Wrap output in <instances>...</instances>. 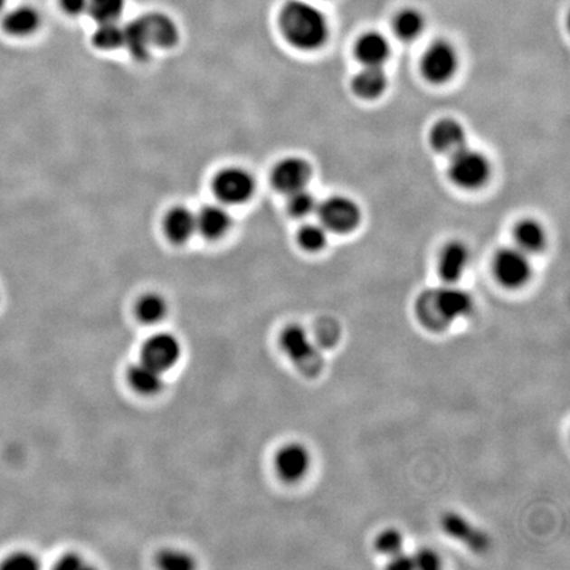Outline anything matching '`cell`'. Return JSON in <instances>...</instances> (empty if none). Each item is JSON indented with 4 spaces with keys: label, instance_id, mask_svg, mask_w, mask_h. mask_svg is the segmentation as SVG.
<instances>
[{
    "label": "cell",
    "instance_id": "cell-33",
    "mask_svg": "<svg viewBox=\"0 0 570 570\" xmlns=\"http://www.w3.org/2000/svg\"><path fill=\"white\" fill-rule=\"evenodd\" d=\"M414 568L434 570L442 568V558L432 549H422L413 555Z\"/></svg>",
    "mask_w": 570,
    "mask_h": 570
},
{
    "label": "cell",
    "instance_id": "cell-35",
    "mask_svg": "<svg viewBox=\"0 0 570 570\" xmlns=\"http://www.w3.org/2000/svg\"><path fill=\"white\" fill-rule=\"evenodd\" d=\"M388 568L399 569V570H412L414 568L413 556L404 554V551L400 552L399 555L394 556V557L388 558Z\"/></svg>",
    "mask_w": 570,
    "mask_h": 570
},
{
    "label": "cell",
    "instance_id": "cell-19",
    "mask_svg": "<svg viewBox=\"0 0 570 570\" xmlns=\"http://www.w3.org/2000/svg\"><path fill=\"white\" fill-rule=\"evenodd\" d=\"M387 88V76L382 66H368L354 77L353 89L358 97L365 100H375Z\"/></svg>",
    "mask_w": 570,
    "mask_h": 570
},
{
    "label": "cell",
    "instance_id": "cell-31",
    "mask_svg": "<svg viewBox=\"0 0 570 570\" xmlns=\"http://www.w3.org/2000/svg\"><path fill=\"white\" fill-rule=\"evenodd\" d=\"M157 566L164 570H190L195 568V563L185 552L168 549L157 556Z\"/></svg>",
    "mask_w": 570,
    "mask_h": 570
},
{
    "label": "cell",
    "instance_id": "cell-1",
    "mask_svg": "<svg viewBox=\"0 0 570 570\" xmlns=\"http://www.w3.org/2000/svg\"><path fill=\"white\" fill-rule=\"evenodd\" d=\"M279 20L285 39L301 51H316L325 45L329 37L327 15L307 0L285 3Z\"/></svg>",
    "mask_w": 570,
    "mask_h": 570
},
{
    "label": "cell",
    "instance_id": "cell-16",
    "mask_svg": "<svg viewBox=\"0 0 570 570\" xmlns=\"http://www.w3.org/2000/svg\"><path fill=\"white\" fill-rule=\"evenodd\" d=\"M465 129L453 119H442L432 128L431 143L436 151L453 155L465 147Z\"/></svg>",
    "mask_w": 570,
    "mask_h": 570
},
{
    "label": "cell",
    "instance_id": "cell-6",
    "mask_svg": "<svg viewBox=\"0 0 570 570\" xmlns=\"http://www.w3.org/2000/svg\"><path fill=\"white\" fill-rule=\"evenodd\" d=\"M317 213L325 229L341 234L356 229L361 221V210L358 205L350 198L342 195L325 200L321 205L317 206Z\"/></svg>",
    "mask_w": 570,
    "mask_h": 570
},
{
    "label": "cell",
    "instance_id": "cell-36",
    "mask_svg": "<svg viewBox=\"0 0 570 570\" xmlns=\"http://www.w3.org/2000/svg\"><path fill=\"white\" fill-rule=\"evenodd\" d=\"M62 10L69 15H80L88 10L89 0H59Z\"/></svg>",
    "mask_w": 570,
    "mask_h": 570
},
{
    "label": "cell",
    "instance_id": "cell-11",
    "mask_svg": "<svg viewBox=\"0 0 570 570\" xmlns=\"http://www.w3.org/2000/svg\"><path fill=\"white\" fill-rule=\"evenodd\" d=\"M255 190V181L249 172L241 168H229L221 172L215 177L214 192L222 203L237 204L246 203L252 198Z\"/></svg>",
    "mask_w": 570,
    "mask_h": 570
},
{
    "label": "cell",
    "instance_id": "cell-13",
    "mask_svg": "<svg viewBox=\"0 0 570 570\" xmlns=\"http://www.w3.org/2000/svg\"><path fill=\"white\" fill-rule=\"evenodd\" d=\"M40 24L42 16L31 5H17L11 10H5L2 15L3 30L14 37L31 36L39 30Z\"/></svg>",
    "mask_w": 570,
    "mask_h": 570
},
{
    "label": "cell",
    "instance_id": "cell-3",
    "mask_svg": "<svg viewBox=\"0 0 570 570\" xmlns=\"http://www.w3.org/2000/svg\"><path fill=\"white\" fill-rule=\"evenodd\" d=\"M281 350L304 375L316 376L324 368V358L300 325H290L280 334Z\"/></svg>",
    "mask_w": 570,
    "mask_h": 570
},
{
    "label": "cell",
    "instance_id": "cell-37",
    "mask_svg": "<svg viewBox=\"0 0 570 570\" xmlns=\"http://www.w3.org/2000/svg\"><path fill=\"white\" fill-rule=\"evenodd\" d=\"M5 5H7V0H0V16L5 14Z\"/></svg>",
    "mask_w": 570,
    "mask_h": 570
},
{
    "label": "cell",
    "instance_id": "cell-25",
    "mask_svg": "<svg viewBox=\"0 0 570 570\" xmlns=\"http://www.w3.org/2000/svg\"><path fill=\"white\" fill-rule=\"evenodd\" d=\"M135 310H137L138 318L143 324L155 325L166 318V313H168V304L160 295L148 293V295H144L142 299H139Z\"/></svg>",
    "mask_w": 570,
    "mask_h": 570
},
{
    "label": "cell",
    "instance_id": "cell-18",
    "mask_svg": "<svg viewBox=\"0 0 570 570\" xmlns=\"http://www.w3.org/2000/svg\"><path fill=\"white\" fill-rule=\"evenodd\" d=\"M152 47L171 48L178 40L177 25L171 17L160 13L143 16Z\"/></svg>",
    "mask_w": 570,
    "mask_h": 570
},
{
    "label": "cell",
    "instance_id": "cell-24",
    "mask_svg": "<svg viewBox=\"0 0 570 570\" xmlns=\"http://www.w3.org/2000/svg\"><path fill=\"white\" fill-rule=\"evenodd\" d=\"M394 30L399 39L413 42L425 30V17L419 10L405 8L397 14Z\"/></svg>",
    "mask_w": 570,
    "mask_h": 570
},
{
    "label": "cell",
    "instance_id": "cell-20",
    "mask_svg": "<svg viewBox=\"0 0 570 570\" xmlns=\"http://www.w3.org/2000/svg\"><path fill=\"white\" fill-rule=\"evenodd\" d=\"M197 218V230L206 238L217 239L229 230L232 218L226 209L218 205H209L201 210Z\"/></svg>",
    "mask_w": 570,
    "mask_h": 570
},
{
    "label": "cell",
    "instance_id": "cell-12",
    "mask_svg": "<svg viewBox=\"0 0 570 570\" xmlns=\"http://www.w3.org/2000/svg\"><path fill=\"white\" fill-rule=\"evenodd\" d=\"M312 169L307 161L299 157L285 158L273 169L272 183L280 192L290 193L304 189L309 181Z\"/></svg>",
    "mask_w": 570,
    "mask_h": 570
},
{
    "label": "cell",
    "instance_id": "cell-5",
    "mask_svg": "<svg viewBox=\"0 0 570 570\" xmlns=\"http://www.w3.org/2000/svg\"><path fill=\"white\" fill-rule=\"evenodd\" d=\"M494 275L500 284L511 290L528 283L532 275L528 253L520 249H503L495 256Z\"/></svg>",
    "mask_w": 570,
    "mask_h": 570
},
{
    "label": "cell",
    "instance_id": "cell-30",
    "mask_svg": "<svg viewBox=\"0 0 570 570\" xmlns=\"http://www.w3.org/2000/svg\"><path fill=\"white\" fill-rule=\"evenodd\" d=\"M317 204L315 195L307 189H300L298 192L290 193V212L292 213L295 217H307V215L312 214L317 210Z\"/></svg>",
    "mask_w": 570,
    "mask_h": 570
},
{
    "label": "cell",
    "instance_id": "cell-10",
    "mask_svg": "<svg viewBox=\"0 0 570 570\" xmlns=\"http://www.w3.org/2000/svg\"><path fill=\"white\" fill-rule=\"evenodd\" d=\"M312 468V454L300 442H290L279 449L275 457V470L287 483L300 482Z\"/></svg>",
    "mask_w": 570,
    "mask_h": 570
},
{
    "label": "cell",
    "instance_id": "cell-34",
    "mask_svg": "<svg viewBox=\"0 0 570 570\" xmlns=\"http://www.w3.org/2000/svg\"><path fill=\"white\" fill-rule=\"evenodd\" d=\"M56 568L62 570H85L88 569V564L81 556L68 554L60 558Z\"/></svg>",
    "mask_w": 570,
    "mask_h": 570
},
{
    "label": "cell",
    "instance_id": "cell-27",
    "mask_svg": "<svg viewBox=\"0 0 570 570\" xmlns=\"http://www.w3.org/2000/svg\"><path fill=\"white\" fill-rule=\"evenodd\" d=\"M94 45L100 49H115L123 45V27L118 22L98 23L93 34Z\"/></svg>",
    "mask_w": 570,
    "mask_h": 570
},
{
    "label": "cell",
    "instance_id": "cell-9",
    "mask_svg": "<svg viewBox=\"0 0 570 570\" xmlns=\"http://www.w3.org/2000/svg\"><path fill=\"white\" fill-rule=\"evenodd\" d=\"M442 528L449 537L459 541L475 554H483L490 548L491 540L489 535L480 527L471 523L468 518L462 517L457 512H446L443 515Z\"/></svg>",
    "mask_w": 570,
    "mask_h": 570
},
{
    "label": "cell",
    "instance_id": "cell-29",
    "mask_svg": "<svg viewBox=\"0 0 570 570\" xmlns=\"http://www.w3.org/2000/svg\"><path fill=\"white\" fill-rule=\"evenodd\" d=\"M327 229L322 224H305L299 233V241L308 252H319L327 244Z\"/></svg>",
    "mask_w": 570,
    "mask_h": 570
},
{
    "label": "cell",
    "instance_id": "cell-28",
    "mask_svg": "<svg viewBox=\"0 0 570 570\" xmlns=\"http://www.w3.org/2000/svg\"><path fill=\"white\" fill-rule=\"evenodd\" d=\"M375 549L385 557H394L404 549V537L399 529H385L375 538Z\"/></svg>",
    "mask_w": 570,
    "mask_h": 570
},
{
    "label": "cell",
    "instance_id": "cell-32",
    "mask_svg": "<svg viewBox=\"0 0 570 570\" xmlns=\"http://www.w3.org/2000/svg\"><path fill=\"white\" fill-rule=\"evenodd\" d=\"M39 558L28 552H16L5 558L0 568L5 570H37L40 569Z\"/></svg>",
    "mask_w": 570,
    "mask_h": 570
},
{
    "label": "cell",
    "instance_id": "cell-14",
    "mask_svg": "<svg viewBox=\"0 0 570 570\" xmlns=\"http://www.w3.org/2000/svg\"><path fill=\"white\" fill-rule=\"evenodd\" d=\"M127 380L135 393L144 396L157 395L166 385L164 373L143 361H139L128 368Z\"/></svg>",
    "mask_w": 570,
    "mask_h": 570
},
{
    "label": "cell",
    "instance_id": "cell-26",
    "mask_svg": "<svg viewBox=\"0 0 570 570\" xmlns=\"http://www.w3.org/2000/svg\"><path fill=\"white\" fill-rule=\"evenodd\" d=\"M125 5L126 0H89L86 11L97 23L118 22Z\"/></svg>",
    "mask_w": 570,
    "mask_h": 570
},
{
    "label": "cell",
    "instance_id": "cell-17",
    "mask_svg": "<svg viewBox=\"0 0 570 570\" xmlns=\"http://www.w3.org/2000/svg\"><path fill=\"white\" fill-rule=\"evenodd\" d=\"M469 252L460 242H453L443 249L440 258V276L446 284H456L465 273Z\"/></svg>",
    "mask_w": 570,
    "mask_h": 570
},
{
    "label": "cell",
    "instance_id": "cell-15",
    "mask_svg": "<svg viewBox=\"0 0 570 570\" xmlns=\"http://www.w3.org/2000/svg\"><path fill=\"white\" fill-rule=\"evenodd\" d=\"M356 54L364 65L382 66L390 59L391 45L387 37L379 32H367L359 37L356 45Z\"/></svg>",
    "mask_w": 570,
    "mask_h": 570
},
{
    "label": "cell",
    "instance_id": "cell-7",
    "mask_svg": "<svg viewBox=\"0 0 570 570\" xmlns=\"http://www.w3.org/2000/svg\"><path fill=\"white\" fill-rule=\"evenodd\" d=\"M181 353L183 348L177 337L171 333H157L144 342L140 361L166 374L178 364Z\"/></svg>",
    "mask_w": 570,
    "mask_h": 570
},
{
    "label": "cell",
    "instance_id": "cell-2",
    "mask_svg": "<svg viewBox=\"0 0 570 570\" xmlns=\"http://www.w3.org/2000/svg\"><path fill=\"white\" fill-rule=\"evenodd\" d=\"M473 309L471 296L453 284L425 290L416 302L420 322L433 332L445 329L457 319L470 315Z\"/></svg>",
    "mask_w": 570,
    "mask_h": 570
},
{
    "label": "cell",
    "instance_id": "cell-22",
    "mask_svg": "<svg viewBox=\"0 0 570 570\" xmlns=\"http://www.w3.org/2000/svg\"><path fill=\"white\" fill-rule=\"evenodd\" d=\"M123 45H126L135 59H148L149 49H151L152 44L143 16L132 20L123 27Z\"/></svg>",
    "mask_w": 570,
    "mask_h": 570
},
{
    "label": "cell",
    "instance_id": "cell-23",
    "mask_svg": "<svg viewBox=\"0 0 570 570\" xmlns=\"http://www.w3.org/2000/svg\"><path fill=\"white\" fill-rule=\"evenodd\" d=\"M515 241L518 249L526 253H537L541 252L546 243V230L537 221L524 220L515 229Z\"/></svg>",
    "mask_w": 570,
    "mask_h": 570
},
{
    "label": "cell",
    "instance_id": "cell-4",
    "mask_svg": "<svg viewBox=\"0 0 570 570\" xmlns=\"http://www.w3.org/2000/svg\"><path fill=\"white\" fill-rule=\"evenodd\" d=\"M490 171L488 157L474 149L462 147L451 155L449 174L451 180L461 188H480L488 181Z\"/></svg>",
    "mask_w": 570,
    "mask_h": 570
},
{
    "label": "cell",
    "instance_id": "cell-21",
    "mask_svg": "<svg viewBox=\"0 0 570 570\" xmlns=\"http://www.w3.org/2000/svg\"><path fill=\"white\" fill-rule=\"evenodd\" d=\"M197 230V218L186 207H176L171 210L166 220V235L176 242L184 243Z\"/></svg>",
    "mask_w": 570,
    "mask_h": 570
},
{
    "label": "cell",
    "instance_id": "cell-8",
    "mask_svg": "<svg viewBox=\"0 0 570 570\" xmlns=\"http://www.w3.org/2000/svg\"><path fill=\"white\" fill-rule=\"evenodd\" d=\"M423 73L433 83H443L451 79L459 68V54L456 48L446 42H434L423 57Z\"/></svg>",
    "mask_w": 570,
    "mask_h": 570
}]
</instances>
